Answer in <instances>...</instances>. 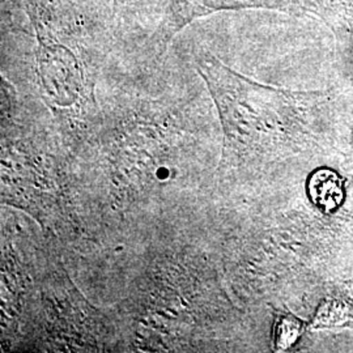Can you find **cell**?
<instances>
[{
    "label": "cell",
    "mask_w": 353,
    "mask_h": 353,
    "mask_svg": "<svg viewBox=\"0 0 353 353\" xmlns=\"http://www.w3.org/2000/svg\"><path fill=\"white\" fill-rule=\"evenodd\" d=\"M224 130V160L275 157L301 147L316 122L318 94L252 81L210 52L196 58Z\"/></svg>",
    "instance_id": "1"
},
{
    "label": "cell",
    "mask_w": 353,
    "mask_h": 353,
    "mask_svg": "<svg viewBox=\"0 0 353 353\" xmlns=\"http://www.w3.org/2000/svg\"><path fill=\"white\" fill-rule=\"evenodd\" d=\"M36 37L39 90L55 113L75 117L92 101L94 26L71 0H23Z\"/></svg>",
    "instance_id": "2"
},
{
    "label": "cell",
    "mask_w": 353,
    "mask_h": 353,
    "mask_svg": "<svg viewBox=\"0 0 353 353\" xmlns=\"http://www.w3.org/2000/svg\"><path fill=\"white\" fill-rule=\"evenodd\" d=\"M285 0H169L163 19L156 28L152 42L159 51L166 46L185 28L210 14L229 10L252 7H280Z\"/></svg>",
    "instance_id": "3"
},
{
    "label": "cell",
    "mask_w": 353,
    "mask_h": 353,
    "mask_svg": "<svg viewBox=\"0 0 353 353\" xmlns=\"http://www.w3.org/2000/svg\"><path fill=\"white\" fill-rule=\"evenodd\" d=\"M307 194L319 210L326 214L332 212L343 203L341 179L332 170L319 169L309 178Z\"/></svg>",
    "instance_id": "4"
},
{
    "label": "cell",
    "mask_w": 353,
    "mask_h": 353,
    "mask_svg": "<svg viewBox=\"0 0 353 353\" xmlns=\"http://www.w3.org/2000/svg\"><path fill=\"white\" fill-rule=\"evenodd\" d=\"M303 331V323L297 318L292 316H281L278 321L275 330V345L276 350L284 351L290 348L294 341L299 339Z\"/></svg>",
    "instance_id": "5"
},
{
    "label": "cell",
    "mask_w": 353,
    "mask_h": 353,
    "mask_svg": "<svg viewBox=\"0 0 353 353\" xmlns=\"http://www.w3.org/2000/svg\"><path fill=\"white\" fill-rule=\"evenodd\" d=\"M138 4L139 0H113V13L114 17L118 20L117 23L121 24V21L131 17Z\"/></svg>",
    "instance_id": "6"
}]
</instances>
